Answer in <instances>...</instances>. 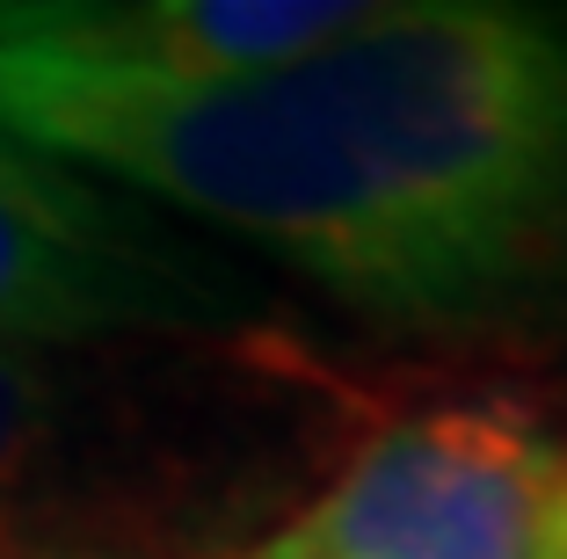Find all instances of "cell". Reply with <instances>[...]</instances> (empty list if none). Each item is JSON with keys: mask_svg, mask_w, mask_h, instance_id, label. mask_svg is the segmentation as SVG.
Masks as SVG:
<instances>
[{"mask_svg": "<svg viewBox=\"0 0 567 559\" xmlns=\"http://www.w3.org/2000/svg\"><path fill=\"white\" fill-rule=\"evenodd\" d=\"M291 73L415 255L444 334L567 283V8L379 0Z\"/></svg>", "mask_w": 567, "mask_h": 559, "instance_id": "obj_1", "label": "cell"}, {"mask_svg": "<svg viewBox=\"0 0 567 559\" xmlns=\"http://www.w3.org/2000/svg\"><path fill=\"white\" fill-rule=\"evenodd\" d=\"M255 306L240 269L167 211L0 132V342L66 349L110 334L234 328Z\"/></svg>", "mask_w": 567, "mask_h": 559, "instance_id": "obj_2", "label": "cell"}, {"mask_svg": "<svg viewBox=\"0 0 567 559\" xmlns=\"http://www.w3.org/2000/svg\"><path fill=\"white\" fill-rule=\"evenodd\" d=\"M560 458L532 400H436L364 436L248 559H538V509Z\"/></svg>", "mask_w": 567, "mask_h": 559, "instance_id": "obj_3", "label": "cell"}, {"mask_svg": "<svg viewBox=\"0 0 567 559\" xmlns=\"http://www.w3.org/2000/svg\"><path fill=\"white\" fill-rule=\"evenodd\" d=\"M364 22L357 0H0V81H255Z\"/></svg>", "mask_w": 567, "mask_h": 559, "instance_id": "obj_4", "label": "cell"}, {"mask_svg": "<svg viewBox=\"0 0 567 559\" xmlns=\"http://www.w3.org/2000/svg\"><path fill=\"white\" fill-rule=\"evenodd\" d=\"M51 458H59V385L37 349L0 342V559H30L51 538Z\"/></svg>", "mask_w": 567, "mask_h": 559, "instance_id": "obj_5", "label": "cell"}, {"mask_svg": "<svg viewBox=\"0 0 567 559\" xmlns=\"http://www.w3.org/2000/svg\"><path fill=\"white\" fill-rule=\"evenodd\" d=\"M538 559H567V458L546 487V509H538Z\"/></svg>", "mask_w": 567, "mask_h": 559, "instance_id": "obj_6", "label": "cell"}, {"mask_svg": "<svg viewBox=\"0 0 567 559\" xmlns=\"http://www.w3.org/2000/svg\"><path fill=\"white\" fill-rule=\"evenodd\" d=\"M30 559H110V552H73V545H51V538H44Z\"/></svg>", "mask_w": 567, "mask_h": 559, "instance_id": "obj_7", "label": "cell"}]
</instances>
